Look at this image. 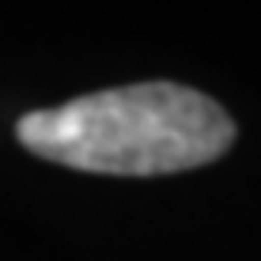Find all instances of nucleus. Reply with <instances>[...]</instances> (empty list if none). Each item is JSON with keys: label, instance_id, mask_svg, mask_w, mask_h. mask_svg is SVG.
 <instances>
[{"label": "nucleus", "instance_id": "nucleus-1", "mask_svg": "<svg viewBox=\"0 0 261 261\" xmlns=\"http://www.w3.org/2000/svg\"><path fill=\"white\" fill-rule=\"evenodd\" d=\"M17 139L34 156L71 170L160 176L221 160L234 143V122L197 88L143 82L28 112Z\"/></svg>", "mask_w": 261, "mask_h": 261}]
</instances>
